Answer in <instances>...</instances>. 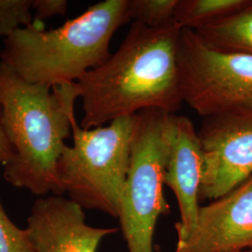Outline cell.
<instances>
[{"label": "cell", "mask_w": 252, "mask_h": 252, "mask_svg": "<svg viewBox=\"0 0 252 252\" xmlns=\"http://www.w3.org/2000/svg\"><path fill=\"white\" fill-rule=\"evenodd\" d=\"M181 28L133 22L119 49L77 81L82 100L81 127L92 129L146 109L175 114L184 103L179 45Z\"/></svg>", "instance_id": "1"}, {"label": "cell", "mask_w": 252, "mask_h": 252, "mask_svg": "<svg viewBox=\"0 0 252 252\" xmlns=\"http://www.w3.org/2000/svg\"><path fill=\"white\" fill-rule=\"evenodd\" d=\"M77 82L53 87L19 78L0 62V106L14 154L3 178L13 187L43 196L63 195L57 162L72 133Z\"/></svg>", "instance_id": "2"}, {"label": "cell", "mask_w": 252, "mask_h": 252, "mask_svg": "<svg viewBox=\"0 0 252 252\" xmlns=\"http://www.w3.org/2000/svg\"><path fill=\"white\" fill-rule=\"evenodd\" d=\"M130 21L129 0L102 1L57 28L16 30L4 39L0 62L29 83L77 82L108 61L112 36Z\"/></svg>", "instance_id": "3"}, {"label": "cell", "mask_w": 252, "mask_h": 252, "mask_svg": "<svg viewBox=\"0 0 252 252\" xmlns=\"http://www.w3.org/2000/svg\"><path fill=\"white\" fill-rule=\"evenodd\" d=\"M133 128L134 116L92 129L73 123V144L63 148L57 162L58 180L68 198L83 209L118 219Z\"/></svg>", "instance_id": "4"}, {"label": "cell", "mask_w": 252, "mask_h": 252, "mask_svg": "<svg viewBox=\"0 0 252 252\" xmlns=\"http://www.w3.org/2000/svg\"><path fill=\"white\" fill-rule=\"evenodd\" d=\"M169 114L146 109L134 116L130 162L118 215L128 252H153L156 224L170 212L162 189Z\"/></svg>", "instance_id": "5"}, {"label": "cell", "mask_w": 252, "mask_h": 252, "mask_svg": "<svg viewBox=\"0 0 252 252\" xmlns=\"http://www.w3.org/2000/svg\"><path fill=\"white\" fill-rule=\"evenodd\" d=\"M178 59L183 99L200 116L252 113V55L214 50L182 29Z\"/></svg>", "instance_id": "6"}, {"label": "cell", "mask_w": 252, "mask_h": 252, "mask_svg": "<svg viewBox=\"0 0 252 252\" xmlns=\"http://www.w3.org/2000/svg\"><path fill=\"white\" fill-rule=\"evenodd\" d=\"M203 164L200 200L220 198L252 176V113L203 118L197 131Z\"/></svg>", "instance_id": "7"}, {"label": "cell", "mask_w": 252, "mask_h": 252, "mask_svg": "<svg viewBox=\"0 0 252 252\" xmlns=\"http://www.w3.org/2000/svg\"><path fill=\"white\" fill-rule=\"evenodd\" d=\"M252 252V176L199 208L196 225L175 252Z\"/></svg>", "instance_id": "8"}, {"label": "cell", "mask_w": 252, "mask_h": 252, "mask_svg": "<svg viewBox=\"0 0 252 252\" xmlns=\"http://www.w3.org/2000/svg\"><path fill=\"white\" fill-rule=\"evenodd\" d=\"M27 229L38 252H97L102 240L118 231L87 224L82 207L54 194L34 203Z\"/></svg>", "instance_id": "9"}, {"label": "cell", "mask_w": 252, "mask_h": 252, "mask_svg": "<svg viewBox=\"0 0 252 252\" xmlns=\"http://www.w3.org/2000/svg\"><path fill=\"white\" fill-rule=\"evenodd\" d=\"M167 142L163 185L173 190L178 201L180 220L176 231L178 239H182L193 230L198 219L203 156L197 131L184 115H168Z\"/></svg>", "instance_id": "10"}, {"label": "cell", "mask_w": 252, "mask_h": 252, "mask_svg": "<svg viewBox=\"0 0 252 252\" xmlns=\"http://www.w3.org/2000/svg\"><path fill=\"white\" fill-rule=\"evenodd\" d=\"M193 32L214 50L252 55V0L232 14Z\"/></svg>", "instance_id": "11"}, {"label": "cell", "mask_w": 252, "mask_h": 252, "mask_svg": "<svg viewBox=\"0 0 252 252\" xmlns=\"http://www.w3.org/2000/svg\"><path fill=\"white\" fill-rule=\"evenodd\" d=\"M248 0H178L174 21L195 31L242 8Z\"/></svg>", "instance_id": "12"}, {"label": "cell", "mask_w": 252, "mask_h": 252, "mask_svg": "<svg viewBox=\"0 0 252 252\" xmlns=\"http://www.w3.org/2000/svg\"><path fill=\"white\" fill-rule=\"evenodd\" d=\"M178 0H129L131 20L146 27H162L174 23Z\"/></svg>", "instance_id": "13"}, {"label": "cell", "mask_w": 252, "mask_h": 252, "mask_svg": "<svg viewBox=\"0 0 252 252\" xmlns=\"http://www.w3.org/2000/svg\"><path fill=\"white\" fill-rule=\"evenodd\" d=\"M32 4L33 0H0V38L33 25Z\"/></svg>", "instance_id": "14"}, {"label": "cell", "mask_w": 252, "mask_h": 252, "mask_svg": "<svg viewBox=\"0 0 252 252\" xmlns=\"http://www.w3.org/2000/svg\"><path fill=\"white\" fill-rule=\"evenodd\" d=\"M0 252H38L27 228L16 225L0 199Z\"/></svg>", "instance_id": "15"}, {"label": "cell", "mask_w": 252, "mask_h": 252, "mask_svg": "<svg viewBox=\"0 0 252 252\" xmlns=\"http://www.w3.org/2000/svg\"><path fill=\"white\" fill-rule=\"evenodd\" d=\"M67 6L65 0H33V17L36 21H42L55 15H65Z\"/></svg>", "instance_id": "16"}, {"label": "cell", "mask_w": 252, "mask_h": 252, "mask_svg": "<svg viewBox=\"0 0 252 252\" xmlns=\"http://www.w3.org/2000/svg\"><path fill=\"white\" fill-rule=\"evenodd\" d=\"M14 154L13 147L6 134L2 121V108L0 106V163L5 164L9 162Z\"/></svg>", "instance_id": "17"}, {"label": "cell", "mask_w": 252, "mask_h": 252, "mask_svg": "<svg viewBox=\"0 0 252 252\" xmlns=\"http://www.w3.org/2000/svg\"></svg>", "instance_id": "18"}]
</instances>
